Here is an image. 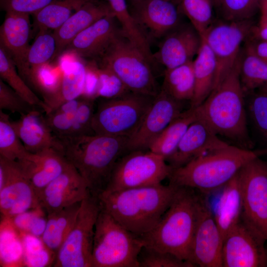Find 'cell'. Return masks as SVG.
Here are the masks:
<instances>
[{
	"label": "cell",
	"mask_w": 267,
	"mask_h": 267,
	"mask_svg": "<svg viewBox=\"0 0 267 267\" xmlns=\"http://www.w3.org/2000/svg\"><path fill=\"white\" fill-rule=\"evenodd\" d=\"M178 186L161 183L113 192L98 197L102 208L131 232L141 236L152 230L165 213Z\"/></svg>",
	"instance_id": "6da1fadb"
},
{
	"label": "cell",
	"mask_w": 267,
	"mask_h": 267,
	"mask_svg": "<svg viewBox=\"0 0 267 267\" xmlns=\"http://www.w3.org/2000/svg\"><path fill=\"white\" fill-rule=\"evenodd\" d=\"M195 108L198 117L204 120L218 135L228 139L234 145L253 149L254 143L249 133L245 94L239 79V56L231 70L208 97Z\"/></svg>",
	"instance_id": "7a4b0ae2"
},
{
	"label": "cell",
	"mask_w": 267,
	"mask_h": 267,
	"mask_svg": "<svg viewBox=\"0 0 267 267\" xmlns=\"http://www.w3.org/2000/svg\"><path fill=\"white\" fill-rule=\"evenodd\" d=\"M58 138L61 153L83 178L89 193L98 197L106 188L118 160L127 153L129 137L94 134Z\"/></svg>",
	"instance_id": "3957f363"
},
{
	"label": "cell",
	"mask_w": 267,
	"mask_h": 267,
	"mask_svg": "<svg viewBox=\"0 0 267 267\" xmlns=\"http://www.w3.org/2000/svg\"><path fill=\"white\" fill-rule=\"evenodd\" d=\"M266 154L267 148L247 149L229 144L173 168L169 183L208 195L220 189L249 161Z\"/></svg>",
	"instance_id": "277c9868"
},
{
	"label": "cell",
	"mask_w": 267,
	"mask_h": 267,
	"mask_svg": "<svg viewBox=\"0 0 267 267\" xmlns=\"http://www.w3.org/2000/svg\"><path fill=\"white\" fill-rule=\"evenodd\" d=\"M201 197L202 193L194 189L178 186L171 205L158 223L140 236L144 246L170 253L190 263V248Z\"/></svg>",
	"instance_id": "5b68a950"
},
{
	"label": "cell",
	"mask_w": 267,
	"mask_h": 267,
	"mask_svg": "<svg viewBox=\"0 0 267 267\" xmlns=\"http://www.w3.org/2000/svg\"><path fill=\"white\" fill-rule=\"evenodd\" d=\"M144 244L102 208L94 230L92 267H139L138 256Z\"/></svg>",
	"instance_id": "8992f818"
},
{
	"label": "cell",
	"mask_w": 267,
	"mask_h": 267,
	"mask_svg": "<svg viewBox=\"0 0 267 267\" xmlns=\"http://www.w3.org/2000/svg\"><path fill=\"white\" fill-rule=\"evenodd\" d=\"M130 91L156 96L160 92L150 63L145 55L122 34L99 60Z\"/></svg>",
	"instance_id": "52a82bcc"
},
{
	"label": "cell",
	"mask_w": 267,
	"mask_h": 267,
	"mask_svg": "<svg viewBox=\"0 0 267 267\" xmlns=\"http://www.w3.org/2000/svg\"><path fill=\"white\" fill-rule=\"evenodd\" d=\"M155 97L128 91L100 102L92 120L94 134L130 137L139 127Z\"/></svg>",
	"instance_id": "ba28073f"
},
{
	"label": "cell",
	"mask_w": 267,
	"mask_h": 267,
	"mask_svg": "<svg viewBox=\"0 0 267 267\" xmlns=\"http://www.w3.org/2000/svg\"><path fill=\"white\" fill-rule=\"evenodd\" d=\"M102 208L97 197L89 192L82 201L77 220L58 251L55 267H92L95 225Z\"/></svg>",
	"instance_id": "9c48e42d"
},
{
	"label": "cell",
	"mask_w": 267,
	"mask_h": 267,
	"mask_svg": "<svg viewBox=\"0 0 267 267\" xmlns=\"http://www.w3.org/2000/svg\"><path fill=\"white\" fill-rule=\"evenodd\" d=\"M172 170L163 157L150 150L130 152L118 160L103 192L160 184Z\"/></svg>",
	"instance_id": "30bf717a"
},
{
	"label": "cell",
	"mask_w": 267,
	"mask_h": 267,
	"mask_svg": "<svg viewBox=\"0 0 267 267\" xmlns=\"http://www.w3.org/2000/svg\"><path fill=\"white\" fill-rule=\"evenodd\" d=\"M238 174L243 203L241 220L267 242V162L256 157Z\"/></svg>",
	"instance_id": "8fae6325"
},
{
	"label": "cell",
	"mask_w": 267,
	"mask_h": 267,
	"mask_svg": "<svg viewBox=\"0 0 267 267\" xmlns=\"http://www.w3.org/2000/svg\"><path fill=\"white\" fill-rule=\"evenodd\" d=\"M252 19L241 21H214L201 36L212 51L217 68L214 89L237 61L242 43L250 37Z\"/></svg>",
	"instance_id": "7c38bea8"
},
{
	"label": "cell",
	"mask_w": 267,
	"mask_h": 267,
	"mask_svg": "<svg viewBox=\"0 0 267 267\" xmlns=\"http://www.w3.org/2000/svg\"><path fill=\"white\" fill-rule=\"evenodd\" d=\"M38 196L19 164L0 156V211L11 219L40 207Z\"/></svg>",
	"instance_id": "4fadbf2b"
},
{
	"label": "cell",
	"mask_w": 267,
	"mask_h": 267,
	"mask_svg": "<svg viewBox=\"0 0 267 267\" xmlns=\"http://www.w3.org/2000/svg\"><path fill=\"white\" fill-rule=\"evenodd\" d=\"M266 242L241 220L223 239L222 267H266Z\"/></svg>",
	"instance_id": "5bb4252c"
},
{
	"label": "cell",
	"mask_w": 267,
	"mask_h": 267,
	"mask_svg": "<svg viewBox=\"0 0 267 267\" xmlns=\"http://www.w3.org/2000/svg\"><path fill=\"white\" fill-rule=\"evenodd\" d=\"M223 238L207 195L202 194L189 262L194 267H222Z\"/></svg>",
	"instance_id": "9a60e30c"
},
{
	"label": "cell",
	"mask_w": 267,
	"mask_h": 267,
	"mask_svg": "<svg viewBox=\"0 0 267 267\" xmlns=\"http://www.w3.org/2000/svg\"><path fill=\"white\" fill-rule=\"evenodd\" d=\"M182 102L161 89L138 128L129 137L127 153L148 149L152 142L184 111Z\"/></svg>",
	"instance_id": "2e32d148"
},
{
	"label": "cell",
	"mask_w": 267,
	"mask_h": 267,
	"mask_svg": "<svg viewBox=\"0 0 267 267\" xmlns=\"http://www.w3.org/2000/svg\"><path fill=\"white\" fill-rule=\"evenodd\" d=\"M202 36L190 23H180L163 37L158 50L153 54L154 61L165 70L193 60L202 43Z\"/></svg>",
	"instance_id": "e0dca14e"
},
{
	"label": "cell",
	"mask_w": 267,
	"mask_h": 267,
	"mask_svg": "<svg viewBox=\"0 0 267 267\" xmlns=\"http://www.w3.org/2000/svg\"><path fill=\"white\" fill-rule=\"evenodd\" d=\"M116 20L113 13L99 19L77 35L64 52L99 61L115 39L123 34L117 26Z\"/></svg>",
	"instance_id": "ac0fdd59"
},
{
	"label": "cell",
	"mask_w": 267,
	"mask_h": 267,
	"mask_svg": "<svg viewBox=\"0 0 267 267\" xmlns=\"http://www.w3.org/2000/svg\"><path fill=\"white\" fill-rule=\"evenodd\" d=\"M131 12L148 39L164 37L180 23L177 2L167 0H142Z\"/></svg>",
	"instance_id": "d6986e66"
},
{
	"label": "cell",
	"mask_w": 267,
	"mask_h": 267,
	"mask_svg": "<svg viewBox=\"0 0 267 267\" xmlns=\"http://www.w3.org/2000/svg\"><path fill=\"white\" fill-rule=\"evenodd\" d=\"M89 191L85 180L71 164L51 181L39 196L46 215L82 201Z\"/></svg>",
	"instance_id": "ffe728a7"
},
{
	"label": "cell",
	"mask_w": 267,
	"mask_h": 267,
	"mask_svg": "<svg viewBox=\"0 0 267 267\" xmlns=\"http://www.w3.org/2000/svg\"><path fill=\"white\" fill-rule=\"evenodd\" d=\"M228 145L204 120L198 117L189 126L167 162L173 168H176L200 155Z\"/></svg>",
	"instance_id": "44dd1931"
},
{
	"label": "cell",
	"mask_w": 267,
	"mask_h": 267,
	"mask_svg": "<svg viewBox=\"0 0 267 267\" xmlns=\"http://www.w3.org/2000/svg\"><path fill=\"white\" fill-rule=\"evenodd\" d=\"M30 14L7 11L0 27V45L13 59L19 74L24 77L26 57L30 47Z\"/></svg>",
	"instance_id": "7402d4cb"
},
{
	"label": "cell",
	"mask_w": 267,
	"mask_h": 267,
	"mask_svg": "<svg viewBox=\"0 0 267 267\" xmlns=\"http://www.w3.org/2000/svg\"><path fill=\"white\" fill-rule=\"evenodd\" d=\"M12 126L26 149L37 153L49 149L62 151L60 139L53 133L44 116L37 109L21 115L11 121Z\"/></svg>",
	"instance_id": "603a6c76"
},
{
	"label": "cell",
	"mask_w": 267,
	"mask_h": 267,
	"mask_svg": "<svg viewBox=\"0 0 267 267\" xmlns=\"http://www.w3.org/2000/svg\"><path fill=\"white\" fill-rule=\"evenodd\" d=\"M34 188L38 198L43 189L70 165L63 155L54 149L17 161Z\"/></svg>",
	"instance_id": "cb8c5ba5"
},
{
	"label": "cell",
	"mask_w": 267,
	"mask_h": 267,
	"mask_svg": "<svg viewBox=\"0 0 267 267\" xmlns=\"http://www.w3.org/2000/svg\"><path fill=\"white\" fill-rule=\"evenodd\" d=\"M107 2L90 0L75 12L59 28L53 31L56 42L54 58L63 53L74 38L101 18L112 13Z\"/></svg>",
	"instance_id": "d4e9b609"
},
{
	"label": "cell",
	"mask_w": 267,
	"mask_h": 267,
	"mask_svg": "<svg viewBox=\"0 0 267 267\" xmlns=\"http://www.w3.org/2000/svg\"><path fill=\"white\" fill-rule=\"evenodd\" d=\"M238 172L221 188L214 206H210L223 239L241 220L243 203Z\"/></svg>",
	"instance_id": "484cf974"
},
{
	"label": "cell",
	"mask_w": 267,
	"mask_h": 267,
	"mask_svg": "<svg viewBox=\"0 0 267 267\" xmlns=\"http://www.w3.org/2000/svg\"><path fill=\"white\" fill-rule=\"evenodd\" d=\"M87 74L86 65L80 61L73 62L63 71L53 90L44 97L49 112L62 103L83 95Z\"/></svg>",
	"instance_id": "4316f807"
},
{
	"label": "cell",
	"mask_w": 267,
	"mask_h": 267,
	"mask_svg": "<svg viewBox=\"0 0 267 267\" xmlns=\"http://www.w3.org/2000/svg\"><path fill=\"white\" fill-rule=\"evenodd\" d=\"M199 50L193 60L195 79L194 95L190 101V107L201 104L214 89L217 65L214 55L202 37Z\"/></svg>",
	"instance_id": "83f0119b"
},
{
	"label": "cell",
	"mask_w": 267,
	"mask_h": 267,
	"mask_svg": "<svg viewBox=\"0 0 267 267\" xmlns=\"http://www.w3.org/2000/svg\"><path fill=\"white\" fill-rule=\"evenodd\" d=\"M81 202L47 215V222L41 239L56 256L77 220Z\"/></svg>",
	"instance_id": "f1b7e54d"
},
{
	"label": "cell",
	"mask_w": 267,
	"mask_h": 267,
	"mask_svg": "<svg viewBox=\"0 0 267 267\" xmlns=\"http://www.w3.org/2000/svg\"><path fill=\"white\" fill-rule=\"evenodd\" d=\"M198 118L190 107L174 119L150 144L149 150L162 156L166 162L174 154L189 126Z\"/></svg>",
	"instance_id": "f546056e"
},
{
	"label": "cell",
	"mask_w": 267,
	"mask_h": 267,
	"mask_svg": "<svg viewBox=\"0 0 267 267\" xmlns=\"http://www.w3.org/2000/svg\"><path fill=\"white\" fill-rule=\"evenodd\" d=\"M56 51L53 32L49 30H39L27 53L24 78L35 84L41 69L54 58Z\"/></svg>",
	"instance_id": "4dcf8cb0"
},
{
	"label": "cell",
	"mask_w": 267,
	"mask_h": 267,
	"mask_svg": "<svg viewBox=\"0 0 267 267\" xmlns=\"http://www.w3.org/2000/svg\"><path fill=\"white\" fill-rule=\"evenodd\" d=\"M194 89L193 60L165 70L161 89L172 97L181 101H190L194 95Z\"/></svg>",
	"instance_id": "1f68e13d"
},
{
	"label": "cell",
	"mask_w": 267,
	"mask_h": 267,
	"mask_svg": "<svg viewBox=\"0 0 267 267\" xmlns=\"http://www.w3.org/2000/svg\"><path fill=\"white\" fill-rule=\"evenodd\" d=\"M239 79L244 93L267 87V63L245 45L239 55Z\"/></svg>",
	"instance_id": "d6a6232c"
},
{
	"label": "cell",
	"mask_w": 267,
	"mask_h": 267,
	"mask_svg": "<svg viewBox=\"0 0 267 267\" xmlns=\"http://www.w3.org/2000/svg\"><path fill=\"white\" fill-rule=\"evenodd\" d=\"M16 66L8 52L0 45V77L4 82L31 105L48 114L50 109L26 84L17 72Z\"/></svg>",
	"instance_id": "836d02e7"
},
{
	"label": "cell",
	"mask_w": 267,
	"mask_h": 267,
	"mask_svg": "<svg viewBox=\"0 0 267 267\" xmlns=\"http://www.w3.org/2000/svg\"><path fill=\"white\" fill-rule=\"evenodd\" d=\"M90 0H56L35 14V22L40 30H55L84 4Z\"/></svg>",
	"instance_id": "e575fe53"
},
{
	"label": "cell",
	"mask_w": 267,
	"mask_h": 267,
	"mask_svg": "<svg viewBox=\"0 0 267 267\" xmlns=\"http://www.w3.org/2000/svg\"><path fill=\"white\" fill-rule=\"evenodd\" d=\"M244 94L248 124L267 148V87Z\"/></svg>",
	"instance_id": "d590c367"
},
{
	"label": "cell",
	"mask_w": 267,
	"mask_h": 267,
	"mask_svg": "<svg viewBox=\"0 0 267 267\" xmlns=\"http://www.w3.org/2000/svg\"><path fill=\"white\" fill-rule=\"evenodd\" d=\"M31 153L15 131L9 115L0 110V156L18 161L26 158Z\"/></svg>",
	"instance_id": "8d00e7d4"
},
{
	"label": "cell",
	"mask_w": 267,
	"mask_h": 267,
	"mask_svg": "<svg viewBox=\"0 0 267 267\" xmlns=\"http://www.w3.org/2000/svg\"><path fill=\"white\" fill-rule=\"evenodd\" d=\"M181 13L202 36L214 21L212 0H178Z\"/></svg>",
	"instance_id": "74e56055"
},
{
	"label": "cell",
	"mask_w": 267,
	"mask_h": 267,
	"mask_svg": "<svg viewBox=\"0 0 267 267\" xmlns=\"http://www.w3.org/2000/svg\"><path fill=\"white\" fill-rule=\"evenodd\" d=\"M81 99L80 96L66 101L44 116L48 126L57 137L69 134Z\"/></svg>",
	"instance_id": "f35d334b"
},
{
	"label": "cell",
	"mask_w": 267,
	"mask_h": 267,
	"mask_svg": "<svg viewBox=\"0 0 267 267\" xmlns=\"http://www.w3.org/2000/svg\"><path fill=\"white\" fill-rule=\"evenodd\" d=\"M261 5V0H221L217 9L223 20L241 21L252 19Z\"/></svg>",
	"instance_id": "ab89813d"
},
{
	"label": "cell",
	"mask_w": 267,
	"mask_h": 267,
	"mask_svg": "<svg viewBox=\"0 0 267 267\" xmlns=\"http://www.w3.org/2000/svg\"><path fill=\"white\" fill-rule=\"evenodd\" d=\"M88 66L95 73L97 80L96 97L110 99L120 96L130 91L119 78L108 68L100 64L99 67L92 62Z\"/></svg>",
	"instance_id": "60d3db41"
},
{
	"label": "cell",
	"mask_w": 267,
	"mask_h": 267,
	"mask_svg": "<svg viewBox=\"0 0 267 267\" xmlns=\"http://www.w3.org/2000/svg\"><path fill=\"white\" fill-rule=\"evenodd\" d=\"M139 267H193V265L167 252L144 246L138 256Z\"/></svg>",
	"instance_id": "b9f144b4"
},
{
	"label": "cell",
	"mask_w": 267,
	"mask_h": 267,
	"mask_svg": "<svg viewBox=\"0 0 267 267\" xmlns=\"http://www.w3.org/2000/svg\"><path fill=\"white\" fill-rule=\"evenodd\" d=\"M41 207L29 210L10 219L14 226L21 233L41 238L46 226L47 215Z\"/></svg>",
	"instance_id": "7bdbcfd3"
},
{
	"label": "cell",
	"mask_w": 267,
	"mask_h": 267,
	"mask_svg": "<svg viewBox=\"0 0 267 267\" xmlns=\"http://www.w3.org/2000/svg\"><path fill=\"white\" fill-rule=\"evenodd\" d=\"M94 99L81 96V101L75 115L71 129L69 134L65 136L76 137L94 134L92 128L95 112Z\"/></svg>",
	"instance_id": "ee69618b"
},
{
	"label": "cell",
	"mask_w": 267,
	"mask_h": 267,
	"mask_svg": "<svg viewBox=\"0 0 267 267\" xmlns=\"http://www.w3.org/2000/svg\"><path fill=\"white\" fill-rule=\"evenodd\" d=\"M22 242L24 249V262L27 266L42 267V261L46 266L50 260L48 252L50 251L40 237L23 233Z\"/></svg>",
	"instance_id": "f6af8a7d"
},
{
	"label": "cell",
	"mask_w": 267,
	"mask_h": 267,
	"mask_svg": "<svg viewBox=\"0 0 267 267\" xmlns=\"http://www.w3.org/2000/svg\"><path fill=\"white\" fill-rule=\"evenodd\" d=\"M36 107L28 103L0 78V110H5L20 115L34 110Z\"/></svg>",
	"instance_id": "bcb514c9"
},
{
	"label": "cell",
	"mask_w": 267,
	"mask_h": 267,
	"mask_svg": "<svg viewBox=\"0 0 267 267\" xmlns=\"http://www.w3.org/2000/svg\"><path fill=\"white\" fill-rule=\"evenodd\" d=\"M56 0H0V9L5 12L15 11L34 14Z\"/></svg>",
	"instance_id": "7dc6e473"
},
{
	"label": "cell",
	"mask_w": 267,
	"mask_h": 267,
	"mask_svg": "<svg viewBox=\"0 0 267 267\" xmlns=\"http://www.w3.org/2000/svg\"><path fill=\"white\" fill-rule=\"evenodd\" d=\"M261 15L257 25H254L248 38L267 40V4L262 5L261 8Z\"/></svg>",
	"instance_id": "c3c4849f"
},
{
	"label": "cell",
	"mask_w": 267,
	"mask_h": 267,
	"mask_svg": "<svg viewBox=\"0 0 267 267\" xmlns=\"http://www.w3.org/2000/svg\"><path fill=\"white\" fill-rule=\"evenodd\" d=\"M245 45L249 47L259 57L267 63V40H258L248 38Z\"/></svg>",
	"instance_id": "681fc988"
},
{
	"label": "cell",
	"mask_w": 267,
	"mask_h": 267,
	"mask_svg": "<svg viewBox=\"0 0 267 267\" xmlns=\"http://www.w3.org/2000/svg\"><path fill=\"white\" fill-rule=\"evenodd\" d=\"M142 0H127V1L128 4V3H129L131 9H132L137 6Z\"/></svg>",
	"instance_id": "f907efd6"
},
{
	"label": "cell",
	"mask_w": 267,
	"mask_h": 267,
	"mask_svg": "<svg viewBox=\"0 0 267 267\" xmlns=\"http://www.w3.org/2000/svg\"><path fill=\"white\" fill-rule=\"evenodd\" d=\"M212 1L214 4V7L217 9L220 5L221 0H212Z\"/></svg>",
	"instance_id": "816d5d0a"
},
{
	"label": "cell",
	"mask_w": 267,
	"mask_h": 267,
	"mask_svg": "<svg viewBox=\"0 0 267 267\" xmlns=\"http://www.w3.org/2000/svg\"><path fill=\"white\" fill-rule=\"evenodd\" d=\"M262 1V5H265L267 4V0H261Z\"/></svg>",
	"instance_id": "f5cc1de1"
},
{
	"label": "cell",
	"mask_w": 267,
	"mask_h": 267,
	"mask_svg": "<svg viewBox=\"0 0 267 267\" xmlns=\"http://www.w3.org/2000/svg\"><path fill=\"white\" fill-rule=\"evenodd\" d=\"M172 0L178 2V0Z\"/></svg>",
	"instance_id": "db71d44e"
},
{
	"label": "cell",
	"mask_w": 267,
	"mask_h": 267,
	"mask_svg": "<svg viewBox=\"0 0 267 267\" xmlns=\"http://www.w3.org/2000/svg\"></svg>",
	"instance_id": "11a10c76"
}]
</instances>
